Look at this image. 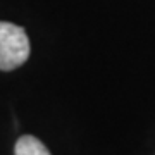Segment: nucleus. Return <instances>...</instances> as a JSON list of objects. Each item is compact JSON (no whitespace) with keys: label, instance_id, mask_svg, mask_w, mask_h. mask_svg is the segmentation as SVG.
<instances>
[{"label":"nucleus","instance_id":"nucleus-1","mask_svg":"<svg viewBox=\"0 0 155 155\" xmlns=\"http://www.w3.org/2000/svg\"><path fill=\"white\" fill-rule=\"evenodd\" d=\"M29 57V38L26 31L12 22L0 21V71H12Z\"/></svg>","mask_w":155,"mask_h":155},{"label":"nucleus","instance_id":"nucleus-2","mask_svg":"<svg viewBox=\"0 0 155 155\" xmlns=\"http://www.w3.org/2000/svg\"><path fill=\"white\" fill-rule=\"evenodd\" d=\"M14 153L16 155H50V152L38 138L26 134V136H21L17 140Z\"/></svg>","mask_w":155,"mask_h":155}]
</instances>
